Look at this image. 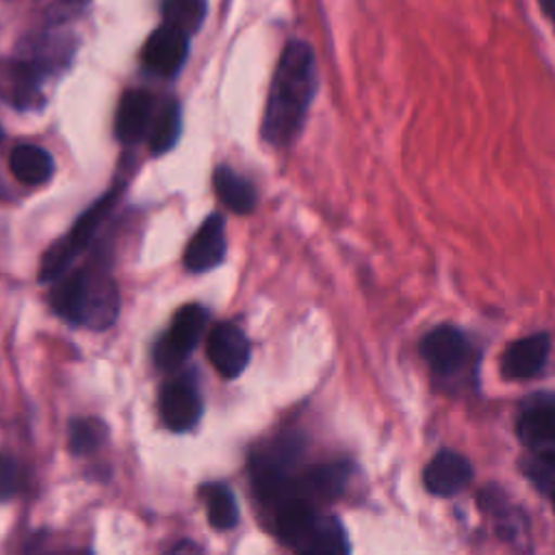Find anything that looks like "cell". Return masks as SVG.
<instances>
[{"mask_svg": "<svg viewBox=\"0 0 555 555\" xmlns=\"http://www.w3.org/2000/svg\"><path fill=\"white\" fill-rule=\"evenodd\" d=\"M202 414V401L197 390L184 382L173 379L160 392V416L171 431H186L195 427Z\"/></svg>", "mask_w": 555, "mask_h": 555, "instance_id": "obj_13", "label": "cell"}, {"mask_svg": "<svg viewBox=\"0 0 555 555\" xmlns=\"http://www.w3.org/2000/svg\"><path fill=\"white\" fill-rule=\"evenodd\" d=\"M225 256V228L221 215H210L193 234L184 249V264L189 271H208Z\"/></svg>", "mask_w": 555, "mask_h": 555, "instance_id": "obj_12", "label": "cell"}, {"mask_svg": "<svg viewBox=\"0 0 555 555\" xmlns=\"http://www.w3.org/2000/svg\"><path fill=\"white\" fill-rule=\"evenodd\" d=\"M106 438V429L98 418H78L72 423L69 440L76 453L93 451Z\"/></svg>", "mask_w": 555, "mask_h": 555, "instance_id": "obj_21", "label": "cell"}, {"mask_svg": "<svg viewBox=\"0 0 555 555\" xmlns=\"http://www.w3.org/2000/svg\"><path fill=\"white\" fill-rule=\"evenodd\" d=\"M50 301L63 319L91 330L111 327L119 312L117 284L102 273L87 269L63 278L54 286Z\"/></svg>", "mask_w": 555, "mask_h": 555, "instance_id": "obj_2", "label": "cell"}, {"mask_svg": "<svg viewBox=\"0 0 555 555\" xmlns=\"http://www.w3.org/2000/svg\"><path fill=\"white\" fill-rule=\"evenodd\" d=\"M0 137H2V130H0Z\"/></svg>", "mask_w": 555, "mask_h": 555, "instance_id": "obj_26", "label": "cell"}, {"mask_svg": "<svg viewBox=\"0 0 555 555\" xmlns=\"http://www.w3.org/2000/svg\"><path fill=\"white\" fill-rule=\"evenodd\" d=\"M206 512L215 529H232L238 522L236 499L225 486H210L206 490Z\"/></svg>", "mask_w": 555, "mask_h": 555, "instance_id": "obj_20", "label": "cell"}, {"mask_svg": "<svg viewBox=\"0 0 555 555\" xmlns=\"http://www.w3.org/2000/svg\"><path fill=\"white\" fill-rule=\"evenodd\" d=\"M470 479H473L470 462L462 453L449 451V449H442L440 453H436L423 473L425 488L438 496L457 494L468 486Z\"/></svg>", "mask_w": 555, "mask_h": 555, "instance_id": "obj_10", "label": "cell"}, {"mask_svg": "<svg viewBox=\"0 0 555 555\" xmlns=\"http://www.w3.org/2000/svg\"><path fill=\"white\" fill-rule=\"evenodd\" d=\"M542 11L548 15V20L555 24V0H538Z\"/></svg>", "mask_w": 555, "mask_h": 555, "instance_id": "obj_25", "label": "cell"}, {"mask_svg": "<svg viewBox=\"0 0 555 555\" xmlns=\"http://www.w3.org/2000/svg\"><path fill=\"white\" fill-rule=\"evenodd\" d=\"M189 52V35L165 24L158 26L143 46V63L158 76H173Z\"/></svg>", "mask_w": 555, "mask_h": 555, "instance_id": "obj_8", "label": "cell"}, {"mask_svg": "<svg viewBox=\"0 0 555 555\" xmlns=\"http://www.w3.org/2000/svg\"><path fill=\"white\" fill-rule=\"evenodd\" d=\"M418 351L440 382L451 384L466 377L468 371L475 369V351L468 336L451 325L429 330L421 338Z\"/></svg>", "mask_w": 555, "mask_h": 555, "instance_id": "obj_4", "label": "cell"}, {"mask_svg": "<svg viewBox=\"0 0 555 555\" xmlns=\"http://www.w3.org/2000/svg\"><path fill=\"white\" fill-rule=\"evenodd\" d=\"M85 0H54L48 9V17L54 24H63L76 15H80Z\"/></svg>", "mask_w": 555, "mask_h": 555, "instance_id": "obj_23", "label": "cell"}, {"mask_svg": "<svg viewBox=\"0 0 555 555\" xmlns=\"http://www.w3.org/2000/svg\"><path fill=\"white\" fill-rule=\"evenodd\" d=\"M520 444L540 462H555V395L525 401L516 421Z\"/></svg>", "mask_w": 555, "mask_h": 555, "instance_id": "obj_5", "label": "cell"}, {"mask_svg": "<svg viewBox=\"0 0 555 555\" xmlns=\"http://www.w3.org/2000/svg\"><path fill=\"white\" fill-rule=\"evenodd\" d=\"M208 358L223 377H238L249 362V340L234 323H219L208 336Z\"/></svg>", "mask_w": 555, "mask_h": 555, "instance_id": "obj_9", "label": "cell"}, {"mask_svg": "<svg viewBox=\"0 0 555 555\" xmlns=\"http://www.w3.org/2000/svg\"><path fill=\"white\" fill-rule=\"evenodd\" d=\"M41 69L26 61L17 59L0 65V93L15 106H33L39 100Z\"/></svg>", "mask_w": 555, "mask_h": 555, "instance_id": "obj_14", "label": "cell"}, {"mask_svg": "<svg viewBox=\"0 0 555 555\" xmlns=\"http://www.w3.org/2000/svg\"><path fill=\"white\" fill-rule=\"evenodd\" d=\"M278 538L299 553H347L349 542L343 525L332 516H321L306 499L291 496L278 503Z\"/></svg>", "mask_w": 555, "mask_h": 555, "instance_id": "obj_3", "label": "cell"}, {"mask_svg": "<svg viewBox=\"0 0 555 555\" xmlns=\"http://www.w3.org/2000/svg\"><path fill=\"white\" fill-rule=\"evenodd\" d=\"M215 191L219 195V199L234 212L245 215L249 210H254L256 206V191L254 184L249 180H245L243 176H238L234 169L230 167H217L215 176Z\"/></svg>", "mask_w": 555, "mask_h": 555, "instance_id": "obj_17", "label": "cell"}, {"mask_svg": "<svg viewBox=\"0 0 555 555\" xmlns=\"http://www.w3.org/2000/svg\"><path fill=\"white\" fill-rule=\"evenodd\" d=\"M20 486V466L11 455H0V501L11 499Z\"/></svg>", "mask_w": 555, "mask_h": 555, "instance_id": "obj_22", "label": "cell"}, {"mask_svg": "<svg viewBox=\"0 0 555 555\" xmlns=\"http://www.w3.org/2000/svg\"><path fill=\"white\" fill-rule=\"evenodd\" d=\"M206 17V0H163V22L189 37Z\"/></svg>", "mask_w": 555, "mask_h": 555, "instance_id": "obj_18", "label": "cell"}, {"mask_svg": "<svg viewBox=\"0 0 555 555\" xmlns=\"http://www.w3.org/2000/svg\"><path fill=\"white\" fill-rule=\"evenodd\" d=\"M9 167L20 182L37 186L52 176L54 160L48 150L33 143H22L13 147L9 156Z\"/></svg>", "mask_w": 555, "mask_h": 555, "instance_id": "obj_16", "label": "cell"}, {"mask_svg": "<svg viewBox=\"0 0 555 555\" xmlns=\"http://www.w3.org/2000/svg\"><path fill=\"white\" fill-rule=\"evenodd\" d=\"M113 199H115V193L104 195L98 204H93V206L74 223V228H72L63 238H59V241L46 251V256L41 258L39 280H54V278H59V275L67 269V264L74 260V256H76L78 251H82L85 245L91 241L95 228L100 225V221H102L104 215L108 212Z\"/></svg>", "mask_w": 555, "mask_h": 555, "instance_id": "obj_6", "label": "cell"}, {"mask_svg": "<svg viewBox=\"0 0 555 555\" xmlns=\"http://www.w3.org/2000/svg\"><path fill=\"white\" fill-rule=\"evenodd\" d=\"M206 321H208V314L202 306H197V304L182 306L176 312L169 332L156 345V351H154L156 364L160 369L178 366L195 349V345L206 327Z\"/></svg>", "mask_w": 555, "mask_h": 555, "instance_id": "obj_7", "label": "cell"}, {"mask_svg": "<svg viewBox=\"0 0 555 555\" xmlns=\"http://www.w3.org/2000/svg\"><path fill=\"white\" fill-rule=\"evenodd\" d=\"M551 351V338L544 332L529 334L520 340H514L501 358V373L507 379H529L538 375Z\"/></svg>", "mask_w": 555, "mask_h": 555, "instance_id": "obj_11", "label": "cell"}, {"mask_svg": "<svg viewBox=\"0 0 555 555\" xmlns=\"http://www.w3.org/2000/svg\"><path fill=\"white\" fill-rule=\"evenodd\" d=\"M317 91V61L306 41L284 46L262 119V137L273 145L291 143L306 119Z\"/></svg>", "mask_w": 555, "mask_h": 555, "instance_id": "obj_1", "label": "cell"}, {"mask_svg": "<svg viewBox=\"0 0 555 555\" xmlns=\"http://www.w3.org/2000/svg\"><path fill=\"white\" fill-rule=\"evenodd\" d=\"M152 124V98L150 93L134 89L124 93L117 115H115V134L121 143H137L145 137L147 126Z\"/></svg>", "mask_w": 555, "mask_h": 555, "instance_id": "obj_15", "label": "cell"}, {"mask_svg": "<svg viewBox=\"0 0 555 555\" xmlns=\"http://www.w3.org/2000/svg\"><path fill=\"white\" fill-rule=\"evenodd\" d=\"M533 477L535 481L546 488V492L551 494V501H553V507H555V462H540L535 460V466H533Z\"/></svg>", "mask_w": 555, "mask_h": 555, "instance_id": "obj_24", "label": "cell"}, {"mask_svg": "<svg viewBox=\"0 0 555 555\" xmlns=\"http://www.w3.org/2000/svg\"><path fill=\"white\" fill-rule=\"evenodd\" d=\"M180 108L176 102H167L158 115L152 121L150 128V147L154 154L167 152L176 145L178 137H180Z\"/></svg>", "mask_w": 555, "mask_h": 555, "instance_id": "obj_19", "label": "cell"}]
</instances>
